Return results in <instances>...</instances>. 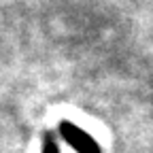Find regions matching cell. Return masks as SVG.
I'll return each mask as SVG.
<instances>
[{"label": "cell", "mask_w": 153, "mask_h": 153, "mask_svg": "<svg viewBox=\"0 0 153 153\" xmlns=\"http://www.w3.org/2000/svg\"><path fill=\"white\" fill-rule=\"evenodd\" d=\"M60 134L76 153H100L98 143H96L85 130H81L79 126H74L70 121L60 123Z\"/></svg>", "instance_id": "cell-1"}, {"label": "cell", "mask_w": 153, "mask_h": 153, "mask_svg": "<svg viewBox=\"0 0 153 153\" xmlns=\"http://www.w3.org/2000/svg\"><path fill=\"white\" fill-rule=\"evenodd\" d=\"M43 153H60V149H57V143H55V140L51 138V134H47V136H45Z\"/></svg>", "instance_id": "cell-2"}]
</instances>
